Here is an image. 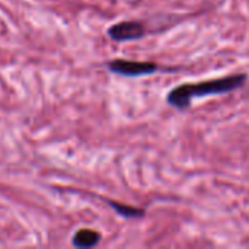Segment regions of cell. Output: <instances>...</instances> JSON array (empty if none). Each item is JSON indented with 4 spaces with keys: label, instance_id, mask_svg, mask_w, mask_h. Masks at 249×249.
Listing matches in <instances>:
<instances>
[{
    "label": "cell",
    "instance_id": "cell-1",
    "mask_svg": "<svg viewBox=\"0 0 249 249\" xmlns=\"http://www.w3.org/2000/svg\"><path fill=\"white\" fill-rule=\"evenodd\" d=\"M247 80H248V76L245 73H241V74H233L228 77H219V79H212V80H204V82H197V83L178 85L168 93L166 101L169 105L178 109H187L191 105V101L194 98L228 93L241 88Z\"/></svg>",
    "mask_w": 249,
    "mask_h": 249
},
{
    "label": "cell",
    "instance_id": "cell-2",
    "mask_svg": "<svg viewBox=\"0 0 249 249\" xmlns=\"http://www.w3.org/2000/svg\"><path fill=\"white\" fill-rule=\"evenodd\" d=\"M108 69L121 76H146L158 70V64L150 61H131V60H112L108 63Z\"/></svg>",
    "mask_w": 249,
    "mask_h": 249
},
{
    "label": "cell",
    "instance_id": "cell-3",
    "mask_svg": "<svg viewBox=\"0 0 249 249\" xmlns=\"http://www.w3.org/2000/svg\"><path fill=\"white\" fill-rule=\"evenodd\" d=\"M146 29L142 22L137 20H124L112 25L108 29V35L114 41H134L140 39L144 35Z\"/></svg>",
    "mask_w": 249,
    "mask_h": 249
},
{
    "label": "cell",
    "instance_id": "cell-4",
    "mask_svg": "<svg viewBox=\"0 0 249 249\" xmlns=\"http://www.w3.org/2000/svg\"><path fill=\"white\" fill-rule=\"evenodd\" d=\"M101 241V235L92 229H80L79 232H76L74 238H73V245L77 248H92L95 245H98Z\"/></svg>",
    "mask_w": 249,
    "mask_h": 249
},
{
    "label": "cell",
    "instance_id": "cell-5",
    "mask_svg": "<svg viewBox=\"0 0 249 249\" xmlns=\"http://www.w3.org/2000/svg\"><path fill=\"white\" fill-rule=\"evenodd\" d=\"M121 216H125V217H142L144 214L143 210L140 209H134V207H128V206H123V204H118V203H114L111 201L109 203Z\"/></svg>",
    "mask_w": 249,
    "mask_h": 249
}]
</instances>
